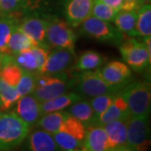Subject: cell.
<instances>
[{"mask_svg": "<svg viewBox=\"0 0 151 151\" xmlns=\"http://www.w3.org/2000/svg\"><path fill=\"white\" fill-rule=\"evenodd\" d=\"M71 88L70 80L65 72L58 74H38L33 95L40 103L52 99Z\"/></svg>", "mask_w": 151, "mask_h": 151, "instance_id": "cell-4", "label": "cell"}, {"mask_svg": "<svg viewBox=\"0 0 151 151\" xmlns=\"http://www.w3.org/2000/svg\"><path fill=\"white\" fill-rule=\"evenodd\" d=\"M81 25V32L83 35L99 41L119 45L124 40V34L110 24V22L104 21L92 15L88 17Z\"/></svg>", "mask_w": 151, "mask_h": 151, "instance_id": "cell-6", "label": "cell"}, {"mask_svg": "<svg viewBox=\"0 0 151 151\" xmlns=\"http://www.w3.org/2000/svg\"><path fill=\"white\" fill-rule=\"evenodd\" d=\"M45 40L49 47L74 49L76 36L67 22L54 19L47 20Z\"/></svg>", "mask_w": 151, "mask_h": 151, "instance_id": "cell-9", "label": "cell"}, {"mask_svg": "<svg viewBox=\"0 0 151 151\" xmlns=\"http://www.w3.org/2000/svg\"><path fill=\"white\" fill-rule=\"evenodd\" d=\"M69 116L66 111H55L48 113H45L40 116L37 122V124L40 126L42 129L53 134L57 132L62 125L65 119Z\"/></svg>", "mask_w": 151, "mask_h": 151, "instance_id": "cell-24", "label": "cell"}, {"mask_svg": "<svg viewBox=\"0 0 151 151\" xmlns=\"http://www.w3.org/2000/svg\"><path fill=\"white\" fill-rule=\"evenodd\" d=\"M8 46L10 55H14L23 50H29L38 45L34 40H32L28 35H26L22 30L17 27L11 34Z\"/></svg>", "mask_w": 151, "mask_h": 151, "instance_id": "cell-26", "label": "cell"}, {"mask_svg": "<svg viewBox=\"0 0 151 151\" xmlns=\"http://www.w3.org/2000/svg\"><path fill=\"white\" fill-rule=\"evenodd\" d=\"M149 115L133 117L127 120V148L128 150H146L150 145Z\"/></svg>", "mask_w": 151, "mask_h": 151, "instance_id": "cell-8", "label": "cell"}, {"mask_svg": "<svg viewBox=\"0 0 151 151\" xmlns=\"http://www.w3.org/2000/svg\"><path fill=\"white\" fill-rule=\"evenodd\" d=\"M20 119L29 125V127L37 124L38 120L42 115L40 103L33 93L22 96L17 102L16 113Z\"/></svg>", "mask_w": 151, "mask_h": 151, "instance_id": "cell-14", "label": "cell"}, {"mask_svg": "<svg viewBox=\"0 0 151 151\" xmlns=\"http://www.w3.org/2000/svg\"><path fill=\"white\" fill-rule=\"evenodd\" d=\"M108 137V150H128L127 148V121L114 120L103 124Z\"/></svg>", "mask_w": 151, "mask_h": 151, "instance_id": "cell-12", "label": "cell"}, {"mask_svg": "<svg viewBox=\"0 0 151 151\" xmlns=\"http://www.w3.org/2000/svg\"><path fill=\"white\" fill-rule=\"evenodd\" d=\"M120 93L128 105L131 116L140 117L149 115L151 101L150 83L145 81L128 83Z\"/></svg>", "mask_w": 151, "mask_h": 151, "instance_id": "cell-3", "label": "cell"}, {"mask_svg": "<svg viewBox=\"0 0 151 151\" xmlns=\"http://www.w3.org/2000/svg\"><path fill=\"white\" fill-rule=\"evenodd\" d=\"M103 80L110 85L125 86L129 81L132 72L129 66L121 61L113 60L98 70Z\"/></svg>", "mask_w": 151, "mask_h": 151, "instance_id": "cell-13", "label": "cell"}, {"mask_svg": "<svg viewBox=\"0 0 151 151\" xmlns=\"http://www.w3.org/2000/svg\"><path fill=\"white\" fill-rule=\"evenodd\" d=\"M139 8V5L138 4L137 0H123L121 9L125 10H134L138 9Z\"/></svg>", "mask_w": 151, "mask_h": 151, "instance_id": "cell-34", "label": "cell"}, {"mask_svg": "<svg viewBox=\"0 0 151 151\" xmlns=\"http://www.w3.org/2000/svg\"><path fill=\"white\" fill-rule=\"evenodd\" d=\"M66 112L74 118L80 120L85 127L93 123L94 114L89 101L81 99L72 103L68 107Z\"/></svg>", "mask_w": 151, "mask_h": 151, "instance_id": "cell-25", "label": "cell"}, {"mask_svg": "<svg viewBox=\"0 0 151 151\" xmlns=\"http://www.w3.org/2000/svg\"><path fill=\"white\" fill-rule=\"evenodd\" d=\"M118 9H115L99 0H93L92 14V16L107 22H113Z\"/></svg>", "mask_w": 151, "mask_h": 151, "instance_id": "cell-31", "label": "cell"}, {"mask_svg": "<svg viewBox=\"0 0 151 151\" xmlns=\"http://www.w3.org/2000/svg\"><path fill=\"white\" fill-rule=\"evenodd\" d=\"M19 97L15 86H11L0 78V111L9 110L16 104Z\"/></svg>", "mask_w": 151, "mask_h": 151, "instance_id": "cell-29", "label": "cell"}, {"mask_svg": "<svg viewBox=\"0 0 151 151\" xmlns=\"http://www.w3.org/2000/svg\"><path fill=\"white\" fill-rule=\"evenodd\" d=\"M19 22L14 14H0V55H10L8 46L9 40Z\"/></svg>", "mask_w": 151, "mask_h": 151, "instance_id": "cell-21", "label": "cell"}, {"mask_svg": "<svg viewBox=\"0 0 151 151\" xmlns=\"http://www.w3.org/2000/svg\"><path fill=\"white\" fill-rule=\"evenodd\" d=\"M81 99H83V97L77 92H65L58 97L40 103L41 113L45 114L50 112L63 110L65 108H68L72 103L80 101Z\"/></svg>", "mask_w": 151, "mask_h": 151, "instance_id": "cell-23", "label": "cell"}, {"mask_svg": "<svg viewBox=\"0 0 151 151\" xmlns=\"http://www.w3.org/2000/svg\"><path fill=\"white\" fill-rule=\"evenodd\" d=\"M0 106H1V101H0Z\"/></svg>", "mask_w": 151, "mask_h": 151, "instance_id": "cell-37", "label": "cell"}, {"mask_svg": "<svg viewBox=\"0 0 151 151\" xmlns=\"http://www.w3.org/2000/svg\"><path fill=\"white\" fill-rule=\"evenodd\" d=\"M119 50L128 65L136 71H142L150 65L151 55L146 45L134 38L123 40L119 44Z\"/></svg>", "mask_w": 151, "mask_h": 151, "instance_id": "cell-7", "label": "cell"}, {"mask_svg": "<svg viewBox=\"0 0 151 151\" xmlns=\"http://www.w3.org/2000/svg\"><path fill=\"white\" fill-rule=\"evenodd\" d=\"M76 60L74 49L56 47L49 52L45 64L39 74H58L65 72Z\"/></svg>", "mask_w": 151, "mask_h": 151, "instance_id": "cell-10", "label": "cell"}, {"mask_svg": "<svg viewBox=\"0 0 151 151\" xmlns=\"http://www.w3.org/2000/svg\"><path fill=\"white\" fill-rule=\"evenodd\" d=\"M38 74L29 72L26 70H23L20 80L16 86V89L19 95L22 97L27 94H30L34 92L35 83H36V77Z\"/></svg>", "mask_w": 151, "mask_h": 151, "instance_id": "cell-32", "label": "cell"}, {"mask_svg": "<svg viewBox=\"0 0 151 151\" xmlns=\"http://www.w3.org/2000/svg\"><path fill=\"white\" fill-rule=\"evenodd\" d=\"M137 2L139 6L145 4H150V0H137Z\"/></svg>", "mask_w": 151, "mask_h": 151, "instance_id": "cell-36", "label": "cell"}, {"mask_svg": "<svg viewBox=\"0 0 151 151\" xmlns=\"http://www.w3.org/2000/svg\"><path fill=\"white\" fill-rule=\"evenodd\" d=\"M0 113H1V111H0Z\"/></svg>", "mask_w": 151, "mask_h": 151, "instance_id": "cell-38", "label": "cell"}, {"mask_svg": "<svg viewBox=\"0 0 151 151\" xmlns=\"http://www.w3.org/2000/svg\"><path fill=\"white\" fill-rule=\"evenodd\" d=\"M119 93H112V94H103L92 97V98L89 101L92 106L94 114V120L92 124H95L98 119V117L108 108V107L113 103L115 97Z\"/></svg>", "mask_w": 151, "mask_h": 151, "instance_id": "cell-30", "label": "cell"}, {"mask_svg": "<svg viewBox=\"0 0 151 151\" xmlns=\"http://www.w3.org/2000/svg\"><path fill=\"white\" fill-rule=\"evenodd\" d=\"M120 92L115 97L113 103L98 117L96 123L93 124H98L103 126V124H107L110 121H114V120L127 121L129 119L131 115L129 111L128 105Z\"/></svg>", "mask_w": 151, "mask_h": 151, "instance_id": "cell-18", "label": "cell"}, {"mask_svg": "<svg viewBox=\"0 0 151 151\" xmlns=\"http://www.w3.org/2000/svg\"><path fill=\"white\" fill-rule=\"evenodd\" d=\"M137 17L138 9L125 10L120 9L114 18L113 23L120 32L128 35L130 37H134L138 35L136 30Z\"/></svg>", "mask_w": 151, "mask_h": 151, "instance_id": "cell-20", "label": "cell"}, {"mask_svg": "<svg viewBox=\"0 0 151 151\" xmlns=\"http://www.w3.org/2000/svg\"><path fill=\"white\" fill-rule=\"evenodd\" d=\"M25 0H0V14H14L24 5Z\"/></svg>", "mask_w": 151, "mask_h": 151, "instance_id": "cell-33", "label": "cell"}, {"mask_svg": "<svg viewBox=\"0 0 151 151\" xmlns=\"http://www.w3.org/2000/svg\"><path fill=\"white\" fill-rule=\"evenodd\" d=\"M136 30L138 35L147 37L151 35V6L145 4L138 9V17L136 22Z\"/></svg>", "mask_w": 151, "mask_h": 151, "instance_id": "cell-27", "label": "cell"}, {"mask_svg": "<svg viewBox=\"0 0 151 151\" xmlns=\"http://www.w3.org/2000/svg\"><path fill=\"white\" fill-rule=\"evenodd\" d=\"M71 87L82 97H95L103 94L119 93L124 86L110 85L103 80L98 70L95 71L83 70L70 80Z\"/></svg>", "mask_w": 151, "mask_h": 151, "instance_id": "cell-2", "label": "cell"}, {"mask_svg": "<svg viewBox=\"0 0 151 151\" xmlns=\"http://www.w3.org/2000/svg\"><path fill=\"white\" fill-rule=\"evenodd\" d=\"M49 50L41 46H35L14 55L16 64L23 70L39 74L48 55Z\"/></svg>", "mask_w": 151, "mask_h": 151, "instance_id": "cell-11", "label": "cell"}, {"mask_svg": "<svg viewBox=\"0 0 151 151\" xmlns=\"http://www.w3.org/2000/svg\"><path fill=\"white\" fill-rule=\"evenodd\" d=\"M105 59L103 55L96 51L87 50L81 55L76 63V70L83 71L96 69L104 63Z\"/></svg>", "mask_w": 151, "mask_h": 151, "instance_id": "cell-28", "label": "cell"}, {"mask_svg": "<svg viewBox=\"0 0 151 151\" xmlns=\"http://www.w3.org/2000/svg\"><path fill=\"white\" fill-rule=\"evenodd\" d=\"M23 70L17 65L13 55H0V78L11 86L18 85Z\"/></svg>", "mask_w": 151, "mask_h": 151, "instance_id": "cell-19", "label": "cell"}, {"mask_svg": "<svg viewBox=\"0 0 151 151\" xmlns=\"http://www.w3.org/2000/svg\"><path fill=\"white\" fill-rule=\"evenodd\" d=\"M47 20L37 17H28L19 22L18 28L37 44L38 46L48 49V45L45 40Z\"/></svg>", "mask_w": 151, "mask_h": 151, "instance_id": "cell-17", "label": "cell"}, {"mask_svg": "<svg viewBox=\"0 0 151 151\" xmlns=\"http://www.w3.org/2000/svg\"><path fill=\"white\" fill-rule=\"evenodd\" d=\"M29 149L34 151L60 150L54 137L44 129H35L30 134L29 139Z\"/></svg>", "mask_w": 151, "mask_h": 151, "instance_id": "cell-22", "label": "cell"}, {"mask_svg": "<svg viewBox=\"0 0 151 151\" xmlns=\"http://www.w3.org/2000/svg\"><path fill=\"white\" fill-rule=\"evenodd\" d=\"M81 150L86 151L108 150V137L102 125L89 124L85 127V135Z\"/></svg>", "mask_w": 151, "mask_h": 151, "instance_id": "cell-15", "label": "cell"}, {"mask_svg": "<svg viewBox=\"0 0 151 151\" xmlns=\"http://www.w3.org/2000/svg\"><path fill=\"white\" fill-rule=\"evenodd\" d=\"M99 1L103 2L104 4H108L115 9H118V10L121 9L122 3H123V0H99Z\"/></svg>", "mask_w": 151, "mask_h": 151, "instance_id": "cell-35", "label": "cell"}, {"mask_svg": "<svg viewBox=\"0 0 151 151\" xmlns=\"http://www.w3.org/2000/svg\"><path fill=\"white\" fill-rule=\"evenodd\" d=\"M29 131V125L15 113H0V150H9L20 145Z\"/></svg>", "mask_w": 151, "mask_h": 151, "instance_id": "cell-1", "label": "cell"}, {"mask_svg": "<svg viewBox=\"0 0 151 151\" xmlns=\"http://www.w3.org/2000/svg\"><path fill=\"white\" fill-rule=\"evenodd\" d=\"M93 0H69L65 5L67 23L72 27L81 25L92 14Z\"/></svg>", "mask_w": 151, "mask_h": 151, "instance_id": "cell-16", "label": "cell"}, {"mask_svg": "<svg viewBox=\"0 0 151 151\" xmlns=\"http://www.w3.org/2000/svg\"><path fill=\"white\" fill-rule=\"evenodd\" d=\"M52 135L60 150H81L85 135V126L80 120L69 114L59 130Z\"/></svg>", "mask_w": 151, "mask_h": 151, "instance_id": "cell-5", "label": "cell"}]
</instances>
